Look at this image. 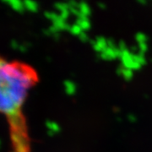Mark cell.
<instances>
[{
    "label": "cell",
    "instance_id": "1",
    "mask_svg": "<svg viewBox=\"0 0 152 152\" xmlns=\"http://www.w3.org/2000/svg\"><path fill=\"white\" fill-rule=\"evenodd\" d=\"M39 80L30 64L0 57V115L7 124L10 152H33L25 106Z\"/></svg>",
    "mask_w": 152,
    "mask_h": 152
}]
</instances>
